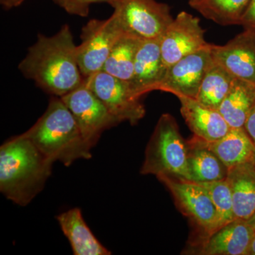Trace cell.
<instances>
[{
  "label": "cell",
  "mask_w": 255,
  "mask_h": 255,
  "mask_svg": "<svg viewBox=\"0 0 255 255\" xmlns=\"http://www.w3.org/2000/svg\"><path fill=\"white\" fill-rule=\"evenodd\" d=\"M18 69L25 78L55 97H63L84 83L77 58V46L67 24L53 36L38 35Z\"/></svg>",
  "instance_id": "1"
},
{
  "label": "cell",
  "mask_w": 255,
  "mask_h": 255,
  "mask_svg": "<svg viewBox=\"0 0 255 255\" xmlns=\"http://www.w3.org/2000/svg\"><path fill=\"white\" fill-rule=\"evenodd\" d=\"M53 163L23 133L9 138L0 147V191L27 206L43 190Z\"/></svg>",
  "instance_id": "2"
},
{
  "label": "cell",
  "mask_w": 255,
  "mask_h": 255,
  "mask_svg": "<svg viewBox=\"0 0 255 255\" xmlns=\"http://www.w3.org/2000/svg\"><path fill=\"white\" fill-rule=\"evenodd\" d=\"M23 134L50 160L66 167L92 157V147L61 97L52 96L45 113Z\"/></svg>",
  "instance_id": "3"
},
{
  "label": "cell",
  "mask_w": 255,
  "mask_h": 255,
  "mask_svg": "<svg viewBox=\"0 0 255 255\" xmlns=\"http://www.w3.org/2000/svg\"><path fill=\"white\" fill-rule=\"evenodd\" d=\"M187 150L176 119L171 114H162L146 146L140 174L190 180Z\"/></svg>",
  "instance_id": "4"
},
{
  "label": "cell",
  "mask_w": 255,
  "mask_h": 255,
  "mask_svg": "<svg viewBox=\"0 0 255 255\" xmlns=\"http://www.w3.org/2000/svg\"><path fill=\"white\" fill-rule=\"evenodd\" d=\"M110 4L123 33L139 39L160 38L174 19L168 5L156 0H115Z\"/></svg>",
  "instance_id": "5"
},
{
  "label": "cell",
  "mask_w": 255,
  "mask_h": 255,
  "mask_svg": "<svg viewBox=\"0 0 255 255\" xmlns=\"http://www.w3.org/2000/svg\"><path fill=\"white\" fill-rule=\"evenodd\" d=\"M123 33L113 14L107 19L90 20L82 28L77 58L84 80L102 70L111 50Z\"/></svg>",
  "instance_id": "6"
},
{
  "label": "cell",
  "mask_w": 255,
  "mask_h": 255,
  "mask_svg": "<svg viewBox=\"0 0 255 255\" xmlns=\"http://www.w3.org/2000/svg\"><path fill=\"white\" fill-rule=\"evenodd\" d=\"M84 83L103 102L119 124L128 122L134 126L145 117L141 98L135 95L129 82L101 70L85 79Z\"/></svg>",
  "instance_id": "7"
},
{
  "label": "cell",
  "mask_w": 255,
  "mask_h": 255,
  "mask_svg": "<svg viewBox=\"0 0 255 255\" xmlns=\"http://www.w3.org/2000/svg\"><path fill=\"white\" fill-rule=\"evenodd\" d=\"M61 99L73 114L84 138L92 148L97 145L103 132L119 124L85 83Z\"/></svg>",
  "instance_id": "8"
},
{
  "label": "cell",
  "mask_w": 255,
  "mask_h": 255,
  "mask_svg": "<svg viewBox=\"0 0 255 255\" xmlns=\"http://www.w3.org/2000/svg\"><path fill=\"white\" fill-rule=\"evenodd\" d=\"M157 178L172 193L182 214L200 228L203 236H207L219 229L216 207L207 191L200 184L167 176Z\"/></svg>",
  "instance_id": "9"
},
{
  "label": "cell",
  "mask_w": 255,
  "mask_h": 255,
  "mask_svg": "<svg viewBox=\"0 0 255 255\" xmlns=\"http://www.w3.org/2000/svg\"><path fill=\"white\" fill-rule=\"evenodd\" d=\"M200 19L187 11H181L160 38L162 60L168 68L178 60L209 44Z\"/></svg>",
  "instance_id": "10"
},
{
  "label": "cell",
  "mask_w": 255,
  "mask_h": 255,
  "mask_svg": "<svg viewBox=\"0 0 255 255\" xmlns=\"http://www.w3.org/2000/svg\"><path fill=\"white\" fill-rule=\"evenodd\" d=\"M211 44L184 57L167 68L159 91L196 99L203 78L213 62Z\"/></svg>",
  "instance_id": "11"
},
{
  "label": "cell",
  "mask_w": 255,
  "mask_h": 255,
  "mask_svg": "<svg viewBox=\"0 0 255 255\" xmlns=\"http://www.w3.org/2000/svg\"><path fill=\"white\" fill-rule=\"evenodd\" d=\"M211 54L235 78L255 85V32L245 29L225 45L211 44Z\"/></svg>",
  "instance_id": "12"
},
{
  "label": "cell",
  "mask_w": 255,
  "mask_h": 255,
  "mask_svg": "<svg viewBox=\"0 0 255 255\" xmlns=\"http://www.w3.org/2000/svg\"><path fill=\"white\" fill-rule=\"evenodd\" d=\"M167 70L161 53L160 38L141 40L135 55L133 75L129 82L132 91L141 98L145 94L158 90Z\"/></svg>",
  "instance_id": "13"
},
{
  "label": "cell",
  "mask_w": 255,
  "mask_h": 255,
  "mask_svg": "<svg viewBox=\"0 0 255 255\" xmlns=\"http://www.w3.org/2000/svg\"><path fill=\"white\" fill-rule=\"evenodd\" d=\"M255 231L248 221L235 219L201 238L197 254L248 255Z\"/></svg>",
  "instance_id": "14"
},
{
  "label": "cell",
  "mask_w": 255,
  "mask_h": 255,
  "mask_svg": "<svg viewBox=\"0 0 255 255\" xmlns=\"http://www.w3.org/2000/svg\"><path fill=\"white\" fill-rule=\"evenodd\" d=\"M181 114L189 129L196 137L213 142L222 138L231 127L219 110L203 105L196 99L178 97Z\"/></svg>",
  "instance_id": "15"
},
{
  "label": "cell",
  "mask_w": 255,
  "mask_h": 255,
  "mask_svg": "<svg viewBox=\"0 0 255 255\" xmlns=\"http://www.w3.org/2000/svg\"><path fill=\"white\" fill-rule=\"evenodd\" d=\"M60 228L70 242L75 255H110L87 226L78 208L68 210L56 217Z\"/></svg>",
  "instance_id": "16"
},
{
  "label": "cell",
  "mask_w": 255,
  "mask_h": 255,
  "mask_svg": "<svg viewBox=\"0 0 255 255\" xmlns=\"http://www.w3.org/2000/svg\"><path fill=\"white\" fill-rule=\"evenodd\" d=\"M236 219L248 221L255 214V167L252 161L228 169Z\"/></svg>",
  "instance_id": "17"
},
{
  "label": "cell",
  "mask_w": 255,
  "mask_h": 255,
  "mask_svg": "<svg viewBox=\"0 0 255 255\" xmlns=\"http://www.w3.org/2000/svg\"><path fill=\"white\" fill-rule=\"evenodd\" d=\"M187 162L191 182H214L226 179L228 168L220 160L205 140L194 135L187 141Z\"/></svg>",
  "instance_id": "18"
},
{
  "label": "cell",
  "mask_w": 255,
  "mask_h": 255,
  "mask_svg": "<svg viewBox=\"0 0 255 255\" xmlns=\"http://www.w3.org/2000/svg\"><path fill=\"white\" fill-rule=\"evenodd\" d=\"M206 142L208 147L228 169L252 161L255 149L254 142L243 128H231L222 138Z\"/></svg>",
  "instance_id": "19"
},
{
  "label": "cell",
  "mask_w": 255,
  "mask_h": 255,
  "mask_svg": "<svg viewBox=\"0 0 255 255\" xmlns=\"http://www.w3.org/2000/svg\"><path fill=\"white\" fill-rule=\"evenodd\" d=\"M255 100V85L236 78L219 108L231 128H243Z\"/></svg>",
  "instance_id": "20"
},
{
  "label": "cell",
  "mask_w": 255,
  "mask_h": 255,
  "mask_svg": "<svg viewBox=\"0 0 255 255\" xmlns=\"http://www.w3.org/2000/svg\"><path fill=\"white\" fill-rule=\"evenodd\" d=\"M236 78L221 64L213 60L201 82L196 100L206 107L219 110Z\"/></svg>",
  "instance_id": "21"
},
{
  "label": "cell",
  "mask_w": 255,
  "mask_h": 255,
  "mask_svg": "<svg viewBox=\"0 0 255 255\" xmlns=\"http://www.w3.org/2000/svg\"><path fill=\"white\" fill-rule=\"evenodd\" d=\"M141 39L123 33L116 42L102 71L127 82L131 81L134 63Z\"/></svg>",
  "instance_id": "22"
},
{
  "label": "cell",
  "mask_w": 255,
  "mask_h": 255,
  "mask_svg": "<svg viewBox=\"0 0 255 255\" xmlns=\"http://www.w3.org/2000/svg\"><path fill=\"white\" fill-rule=\"evenodd\" d=\"M251 0H200L191 7L221 26L240 25Z\"/></svg>",
  "instance_id": "23"
},
{
  "label": "cell",
  "mask_w": 255,
  "mask_h": 255,
  "mask_svg": "<svg viewBox=\"0 0 255 255\" xmlns=\"http://www.w3.org/2000/svg\"><path fill=\"white\" fill-rule=\"evenodd\" d=\"M198 184L206 189L214 203L219 218V229L236 219L233 210L232 194L226 179Z\"/></svg>",
  "instance_id": "24"
},
{
  "label": "cell",
  "mask_w": 255,
  "mask_h": 255,
  "mask_svg": "<svg viewBox=\"0 0 255 255\" xmlns=\"http://www.w3.org/2000/svg\"><path fill=\"white\" fill-rule=\"evenodd\" d=\"M55 4L65 10L68 14L85 17L90 14L92 4L107 2L110 4L115 0H52Z\"/></svg>",
  "instance_id": "25"
},
{
  "label": "cell",
  "mask_w": 255,
  "mask_h": 255,
  "mask_svg": "<svg viewBox=\"0 0 255 255\" xmlns=\"http://www.w3.org/2000/svg\"><path fill=\"white\" fill-rule=\"evenodd\" d=\"M240 25L243 26L245 29L255 32V0H251L242 16Z\"/></svg>",
  "instance_id": "26"
},
{
  "label": "cell",
  "mask_w": 255,
  "mask_h": 255,
  "mask_svg": "<svg viewBox=\"0 0 255 255\" xmlns=\"http://www.w3.org/2000/svg\"><path fill=\"white\" fill-rule=\"evenodd\" d=\"M244 128L255 145V100L247 117Z\"/></svg>",
  "instance_id": "27"
},
{
  "label": "cell",
  "mask_w": 255,
  "mask_h": 255,
  "mask_svg": "<svg viewBox=\"0 0 255 255\" xmlns=\"http://www.w3.org/2000/svg\"><path fill=\"white\" fill-rule=\"evenodd\" d=\"M23 1L24 0H0V3L4 9H11L20 6Z\"/></svg>",
  "instance_id": "28"
},
{
  "label": "cell",
  "mask_w": 255,
  "mask_h": 255,
  "mask_svg": "<svg viewBox=\"0 0 255 255\" xmlns=\"http://www.w3.org/2000/svg\"><path fill=\"white\" fill-rule=\"evenodd\" d=\"M248 255H255V233L252 239L251 246L248 250Z\"/></svg>",
  "instance_id": "29"
},
{
  "label": "cell",
  "mask_w": 255,
  "mask_h": 255,
  "mask_svg": "<svg viewBox=\"0 0 255 255\" xmlns=\"http://www.w3.org/2000/svg\"><path fill=\"white\" fill-rule=\"evenodd\" d=\"M248 222L251 225L252 227L254 228L255 231V214L251 219L248 220Z\"/></svg>",
  "instance_id": "30"
},
{
  "label": "cell",
  "mask_w": 255,
  "mask_h": 255,
  "mask_svg": "<svg viewBox=\"0 0 255 255\" xmlns=\"http://www.w3.org/2000/svg\"><path fill=\"white\" fill-rule=\"evenodd\" d=\"M200 1V0H189V4L190 6H192L193 4H196L198 1Z\"/></svg>",
  "instance_id": "31"
},
{
  "label": "cell",
  "mask_w": 255,
  "mask_h": 255,
  "mask_svg": "<svg viewBox=\"0 0 255 255\" xmlns=\"http://www.w3.org/2000/svg\"><path fill=\"white\" fill-rule=\"evenodd\" d=\"M252 162H253V163L254 164L255 167V149L254 151V154H253V159H252Z\"/></svg>",
  "instance_id": "32"
}]
</instances>
